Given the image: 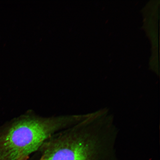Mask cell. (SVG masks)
<instances>
[{
	"label": "cell",
	"mask_w": 160,
	"mask_h": 160,
	"mask_svg": "<svg viewBox=\"0 0 160 160\" xmlns=\"http://www.w3.org/2000/svg\"><path fill=\"white\" fill-rule=\"evenodd\" d=\"M80 115L45 117L27 112L0 130V160H28L55 134L74 124Z\"/></svg>",
	"instance_id": "obj_2"
},
{
	"label": "cell",
	"mask_w": 160,
	"mask_h": 160,
	"mask_svg": "<svg viewBox=\"0 0 160 160\" xmlns=\"http://www.w3.org/2000/svg\"><path fill=\"white\" fill-rule=\"evenodd\" d=\"M113 118L107 108L82 114L77 123L44 143L39 160H92L114 144L118 130Z\"/></svg>",
	"instance_id": "obj_1"
}]
</instances>
